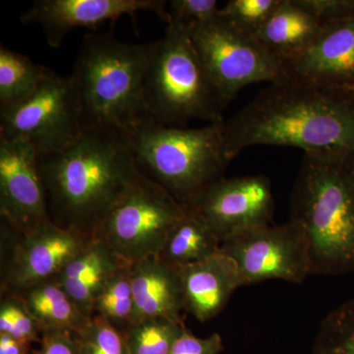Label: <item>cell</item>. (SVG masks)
Masks as SVG:
<instances>
[{"label": "cell", "mask_w": 354, "mask_h": 354, "mask_svg": "<svg viewBox=\"0 0 354 354\" xmlns=\"http://www.w3.org/2000/svg\"><path fill=\"white\" fill-rule=\"evenodd\" d=\"M39 167L51 221L91 239L142 176L127 137L100 127L83 128L68 148L39 158Z\"/></svg>", "instance_id": "obj_1"}, {"label": "cell", "mask_w": 354, "mask_h": 354, "mask_svg": "<svg viewBox=\"0 0 354 354\" xmlns=\"http://www.w3.org/2000/svg\"><path fill=\"white\" fill-rule=\"evenodd\" d=\"M223 137L230 160L262 145L354 152V97L342 88L271 84L225 121Z\"/></svg>", "instance_id": "obj_2"}, {"label": "cell", "mask_w": 354, "mask_h": 354, "mask_svg": "<svg viewBox=\"0 0 354 354\" xmlns=\"http://www.w3.org/2000/svg\"><path fill=\"white\" fill-rule=\"evenodd\" d=\"M290 220L308 237L311 274H354V152L304 153Z\"/></svg>", "instance_id": "obj_3"}, {"label": "cell", "mask_w": 354, "mask_h": 354, "mask_svg": "<svg viewBox=\"0 0 354 354\" xmlns=\"http://www.w3.org/2000/svg\"><path fill=\"white\" fill-rule=\"evenodd\" d=\"M157 41L127 44L113 34L86 35L72 73L82 125L115 130L125 136L152 122L145 88Z\"/></svg>", "instance_id": "obj_4"}, {"label": "cell", "mask_w": 354, "mask_h": 354, "mask_svg": "<svg viewBox=\"0 0 354 354\" xmlns=\"http://www.w3.org/2000/svg\"><path fill=\"white\" fill-rule=\"evenodd\" d=\"M223 124L188 128L148 122L127 137L140 172L185 207L223 177L232 160Z\"/></svg>", "instance_id": "obj_5"}, {"label": "cell", "mask_w": 354, "mask_h": 354, "mask_svg": "<svg viewBox=\"0 0 354 354\" xmlns=\"http://www.w3.org/2000/svg\"><path fill=\"white\" fill-rule=\"evenodd\" d=\"M147 111L157 124L187 127L193 120L221 122L227 109L198 57L190 31L167 25L157 41L145 88Z\"/></svg>", "instance_id": "obj_6"}, {"label": "cell", "mask_w": 354, "mask_h": 354, "mask_svg": "<svg viewBox=\"0 0 354 354\" xmlns=\"http://www.w3.org/2000/svg\"><path fill=\"white\" fill-rule=\"evenodd\" d=\"M83 131L80 97L73 77L51 71L24 102L0 109V137L23 140L39 158L62 152Z\"/></svg>", "instance_id": "obj_7"}, {"label": "cell", "mask_w": 354, "mask_h": 354, "mask_svg": "<svg viewBox=\"0 0 354 354\" xmlns=\"http://www.w3.org/2000/svg\"><path fill=\"white\" fill-rule=\"evenodd\" d=\"M190 37L227 108L246 86L288 81L285 65L254 37L237 31L218 16L191 30Z\"/></svg>", "instance_id": "obj_8"}, {"label": "cell", "mask_w": 354, "mask_h": 354, "mask_svg": "<svg viewBox=\"0 0 354 354\" xmlns=\"http://www.w3.org/2000/svg\"><path fill=\"white\" fill-rule=\"evenodd\" d=\"M185 208L142 174L113 209L95 239L104 241L127 264L158 256Z\"/></svg>", "instance_id": "obj_9"}, {"label": "cell", "mask_w": 354, "mask_h": 354, "mask_svg": "<svg viewBox=\"0 0 354 354\" xmlns=\"http://www.w3.org/2000/svg\"><path fill=\"white\" fill-rule=\"evenodd\" d=\"M94 241L53 221L22 234L1 223V297L57 279Z\"/></svg>", "instance_id": "obj_10"}, {"label": "cell", "mask_w": 354, "mask_h": 354, "mask_svg": "<svg viewBox=\"0 0 354 354\" xmlns=\"http://www.w3.org/2000/svg\"><path fill=\"white\" fill-rule=\"evenodd\" d=\"M236 265L241 286L281 279L302 283L311 274L308 237L297 221L254 228L221 244Z\"/></svg>", "instance_id": "obj_11"}, {"label": "cell", "mask_w": 354, "mask_h": 354, "mask_svg": "<svg viewBox=\"0 0 354 354\" xmlns=\"http://www.w3.org/2000/svg\"><path fill=\"white\" fill-rule=\"evenodd\" d=\"M184 208L199 216L223 243L248 230L272 225V183L265 176H223Z\"/></svg>", "instance_id": "obj_12"}, {"label": "cell", "mask_w": 354, "mask_h": 354, "mask_svg": "<svg viewBox=\"0 0 354 354\" xmlns=\"http://www.w3.org/2000/svg\"><path fill=\"white\" fill-rule=\"evenodd\" d=\"M0 216L19 234L51 221L38 153L23 140L0 137Z\"/></svg>", "instance_id": "obj_13"}, {"label": "cell", "mask_w": 354, "mask_h": 354, "mask_svg": "<svg viewBox=\"0 0 354 354\" xmlns=\"http://www.w3.org/2000/svg\"><path fill=\"white\" fill-rule=\"evenodd\" d=\"M167 3L162 0H37L21 21L43 28L48 46L59 48L74 29H92L122 16L134 19L137 13L152 12L169 24Z\"/></svg>", "instance_id": "obj_14"}, {"label": "cell", "mask_w": 354, "mask_h": 354, "mask_svg": "<svg viewBox=\"0 0 354 354\" xmlns=\"http://www.w3.org/2000/svg\"><path fill=\"white\" fill-rule=\"evenodd\" d=\"M285 69L290 82L351 90L354 86V16L323 23L315 39Z\"/></svg>", "instance_id": "obj_15"}, {"label": "cell", "mask_w": 354, "mask_h": 354, "mask_svg": "<svg viewBox=\"0 0 354 354\" xmlns=\"http://www.w3.org/2000/svg\"><path fill=\"white\" fill-rule=\"evenodd\" d=\"M178 270L183 281L184 308L199 322L218 316L241 286L236 265L221 250Z\"/></svg>", "instance_id": "obj_16"}, {"label": "cell", "mask_w": 354, "mask_h": 354, "mask_svg": "<svg viewBox=\"0 0 354 354\" xmlns=\"http://www.w3.org/2000/svg\"><path fill=\"white\" fill-rule=\"evenodd\" d=\"M131 278L134 321L162 317L183 322V281L177 268L150 256L131 265Z\"/></svg>", "instance_id": "obj_17"}, {"label": "cell", "mask_w": 354, "mask_h": 354, "mask_svg": "<svg viewBox=\"0 0 354 354\" xmlns=\"http://www.w3.org/2000/svg\"><path fill=\"white\" fill-rule=\"evenodd\" d=\"M127 264L108 244L95 239L55 281L85 315L92 317L95 300L109 279Z\"/></svg>", "instance_id": "obj_18"}, {"label": "cell", "mask_w": 354, "mask_h": 354, "mask_svg": "<svg viewBox=\"0 0 354 354\" xmlns=\"http://www.w3.org/2000/svg\"><path fill=\"white\" fill-rule=\"evenodd\" d=\"M322 25L321 21L300 8L295 0H281L254 38L286 65L308 48Z\"/></svg>", "instance_id": "obj_19"}, {"label": "cell", "mask_w": 354, "mask_h": 354, "mask_svg": "<svg viewBox=\"0 0 354 354\" xmlns=\"http://www.w3.org/2000/svg\"><path fill=\"white\" fill-rule=\"evenodd\" d=\"M22 302L41 333L68 330L78 334L90 322L55 279L12 295Z\"/></svg>", "instance_id": "obj_20"}, {"label": "cell", "mask_w": 354, "mask_h": 354, "mask_svg": "<svg viewBox=\"0 0 354 354\" xmlns=\"http://www.w3.org/2000/svg\"><path fill=\"white\" fill-rule=\"evenodd\" d=\"M221 244L204 221L185 209V215L171 230L158 257L179 269L220 252Z\"/></svg>", "instance_id": "obj_21"}, {"label": "cell", "mask_w": 354, "mask_h": 354, "mask_svg": "<svg viewBox=\"0 0 354 354\" xmlns=\"http://www.w3.org/2000/svg\"><path fill=\"white\" fill-rule=\"evenodd\" d=\"M53 70L22 53L0 46V109L24 102L41 87Z\"/></svg>", "instance_id": "obj_22"}, {"label": "cell", "mask_w": 354, "mask_h": 354, "mask_svg": "<svg viewBox=\"0 0 354 354\" xmlns=\"http://www.w3.org/2000/svg\"><path fill=\"white\" fill-rule=\"evenodd\" d=\"M185 330L184 322L156 317L134 321L123 334L130 354H169Z\"/></svg>", "instance_id": "obj_23"}, {"label": "cell", "mask_w": 354, "mask_h": 354, "mask_svg": "<svg viewBox=\"0 0 354 354\" xmlns=\"http://www.w3.org/2000/svg\"><path fill=\"white\" fill-rule=\"evenodd\" d=\"M93 315L102 317L122 333L134 321L131 265L123 266L109 279L95 300Z\"/></svg>", "instance_id": "obj_24"}, {"label": "cell", "mask_w": 354, "mask_h": 354, "mask_svg": "<svg viewBox=\"0 0 354 354\" xmlns=\"http://www.w3.org/2000/svg\"><path fill=\"white\" fill-rule=\"evenodd\" d=\"M312 354H354V299L339 305L323 319Z\"/></svg>", "instance_id": "obj_25"}, {"label": "cell", "mask_w": 354, "mask_h": 354, "mask_svg": "<svg viewBox=\"0 0 354 354\" xmlns=\"http://www.w3.org/2000/svg\"><path fill=\"white\" fill-rule=\"evenodd\" d=\"M281 3V0H230L221 7L218 17L237 31L254 37Z\"/></svg>", "instance_id": "obj_26"}, {"label": "cell", "mask_w": 354, "mask_h": 354, "mask_svg": "<svg viewBox=\"0 0 354 354\" xmlns=\"http://www.w3.org/2000/svg\"><path fill=\"white\" fill-rule=\"evenodd\" d=\"M76 335L80 354H130L124 334L101 316L91 317Z\"/></svg>", "instance_id": "obj_27"}, {"label": "cell", "mask_w": 354, "mask_h": 354, "mask_svg": "<svg viewBox=\"0 0 354 354\" xmlns=\"http://www.w3.org/2000/svg\"><path fill=\"white\" fill-rule=\"evenodd\" d=\"M0 333L27 344L41 342V330L22 302L13 295L1 297Z\"/></svg>", "instance_id": "obj_28"}, {"label": "cell", "mask_w": 354, "mask_h": 354, "mask_svg": "<svg viewBox=\"0 0 354 354\" xmlns=\"http://www.w3.org/2000/svg\"><path fill=\"white\" fill-rule=\"evenodd\" d=\"M169 3V24H179L189 31L215 19L221 9L216 0H171Z\"/></svg>", "instance_id": "obj_29"}, {"label": "cell", "mask_w": 354, "mask_h": 354, "mask_svg": "<svg viewBox=\"0 0 354 354\" xmlns=\"http://www.w3.org/2000/svg\"><path fill=\"white\" fill-rule=\"evenodd\" d=\"M295 2L322 23L354 16V0H295Z\"/></svg>", "instance_id": "obj_30"}, {"label": "cell", "mask_w": 354, "mask_h": 354, "mask_svg": "<svg viewBox=\"0 0 354 354\" xmlns=\"http://www.w3.org/2000/svg\"><path fill=\"white\" fill-rule=\"evenodd\" d=\"M223 351V339L218 333L198 337L186 329L174 342L169 354H220Z\"/></svg>", "instance_id": "obj_31"}, {"label": "cell", "mask_w": 354, "mask_h": 354, "mask_svg": "<svg viewBox=\"0 0 354 354\" xmlns=\"http://www.w3.org/2000/svg\"><path fill=\"white\" fill-rule=\"evenodd\" d=\"M30 354H80L77 335L68 330L44 332L39 348Z\"/></svg>", "instance_id": "obj_32"}, {"label": "cell", "mask_w": 354, "mask_h": 354, "mask_svg": "<svg viewBox=\"0 0 354 354\" xmlns=\"http://www.w3.org/2000/svg\"><path fill=\"white\" fill-rule=\"evenodd\" d=\"M31 344L0 333V354H30Z\"/></svg>", "instance_id": "obj_33"}, {"label": "cell", "mask_w": 354, "mask_h": 354, "mask_svg": "<svg viewBox=\"0 0 354 354\" xmlns=\"http://www.w3.org/2000/svg\"><path fill=\"white\" fill-rule=\"evenodd\" d=\"M349 91H351V93H353V97H354V86H353V88H351V90H349Z\"/></svg>", "instance_id": "obj_34"}]
</instances>
